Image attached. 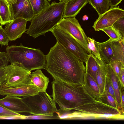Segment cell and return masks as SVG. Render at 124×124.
<instances>
[{"label": "cell", "instance_id": "cell-1", "mask_svg": "<svg viewBox=\"0 0 124 124\" xmlns=\"http://www.w3.org/2000/svg\"><path fill=\"white\" fill-rule=\"evenodd\" d=\"M45 69L54 79L71 85H83L84 62L56 42L46 55Z\"/></svg>", "mask_w": 124, "mask_h": 124}, {"label": "cell", "instance_id": "cell-2", "mask_svg": "<svg viewBox=\"0 0 124 124\" xmlns=\"http://www.w3.org/2000/svg\"><path fill=\"white\" fill-rule=\"evenodd\" d=\"M51 83L52 91L51 96L59 106L60 110L70 111L95 100L82 85H71L54 79Z\"/></svg>", "mask_w": 124, "mask_h": 124}, {"label": "cell", "instance_id": "cell-3", "mask_svg": "<svg viewBox=\"0 0 124 124\" xmlns=\"http://www.w3.org/2000/svg\"><path fill=\"white\" fill-rule=\"evenodd\" d=\"M65 3L64 1L52 2L32 18L26 34L36 38L50 31L63 18Z\"/></svg>", "mask_w": 124, "mask_h": 124}, {"label": "cell", "instance_id": "cell-4", "mask_svg": "<svg viewBox=\"0 0 124 124\" xmlns=\"http://www.w3.org/2000/svg\"><path fill=\"white\" fill-rule=\"evenodd\" d=\"M6 49L11 64L31 71L45 69L46 55L39 49L25 47L21 43L19 46L7 45Z\"/></svg>", "mask_w": 124, "mask_h": 124}, {"label": "cell", "instance_id": "cell-5", "mask_svg": "<svg viewBox=\"0 0 124 124\" xmlns=\"http://www.w3.org/2000/svg\"><path fill=\"white\" fill-rule=\"evenodd\" d=\"M76 111L69 114L70 119L91 118L124 119V114L116 108L109 106L98 101L87 103L75 108Z\"/></svg>", "mask_w": 124, "mask_h": 124}, {"label": "cell", "instance_id": "cell-6", "mask_svg": "<svg viewBox=\"0 0 124 124\" xmlns=\"http://www.w3.org/2000/svg\"><path fill=\"white\" fill-rule=\"evenodd\" d=\"M22 99L30 108L31 114L52 117L57 110L55 103L46 91Z\"/></svg>", "mask_w": 124, "mask_h": 124}, {"label": "cell", "instance_id": "cell-7", "mask_svg": "<svg viewBox=\"0 0 124 124\" xmlns=\"http://www.w3.org/2000/svg\"><path fill=\"white\" fill-rule=\"evenodd\" d=\"M50 31L55 37L57 42L85 63L89 54L76 40L68 33L55 26Z\"/></svg>", "mask_w": 124, "mask_h": 124}, {"label": "cell", "instance_id": "cell-8", "mask_svg": "<svg viewBox=\"0 0 124 124\" xmlns=\"http://www.w3.org/2000/svg\"><path fill=\"white\" fill-rule=\"evenodd\" d=\"M55 27L72 37L88 53L92 54L88 47L87 37L75 17L63 18Z\"/></svg>", "mask_w": 124, "mask_h": 124}, {"label": "cell", "instance_id": "cell-9", "mask_svg": "<svg viewBox=\"0 0 124 124\" xmlns=\"http://www.w3.org/2000/svg\"><path fill=\"white\" fill-rule=\"evenodd\" d=\"M31 71L11 64L7 78L0 88H14L29 85Z\"/></svg>", "mask_w": 124, "mask_h": 124}, {"label": "cell", "instance_id": "cell-10", "mask_svg": "<svg viewBox=\"0 0 124 124\" xmlns=\"http://www.w3.org/2000/svg\"><path fill=\"white\" fill-rule=\"evenodd\" d=\"M124 16V10L119 6L110 7L104 13L99 16L93 27L95 31L112 26L117 20Z\"/></svg>", "mask_w": 124, "mask_h": 124}, {"label": "cell", "instance_id": "cell-11", "mask_svg": "<svg viewBox=\"0 0 124 124\" xmlns=\"http://www.w3.org/2000/svg\"><path fill=\"white\" fill-rule=\"evenodd\" d=\"M10 6L14 19L22 18L31 22L35 16L29 0H16V3Z\"/></svg>", "mask_w": 124, "mask_h": 124}, {"label": "cell", "instance_id": "cell-12", "mask_svg": "<svg viewBox=\"0 0 124 124\" xmlns=\"http://www.w3.org/2000/svg\"><path fill=\"white\" fill-rule=\"evenodd\" d=\"M0 104L10 110L18 114L31 113L30 108L22 98L18 97L6 95L0 99Z\"/></svg>", "mask_w": 124, "mask_h": 124}, {"label": "cell", "instance_id": "cell-13", "mask_svg": "<svg viewBox=\"0 0 124 124\" xmlns=\"http://www.w3.org/2000/svg\"><path fill=\"white\" fill-rule=\"evenodd\" d=\"M27 21L22 18H16L6 24L4 31L11 41L20 38L27 30Z\"/></svg>", "mask_w": 124, "mask_h": 124}, {"label": "cell", "instance_id": "cell-14", "mask_svg": "<svg viewBox=\"0 0 124 124\" xmlns=\"http://www.w3.org/2000/svg\"><path fill=\"white\" fill-rule=\"evenodd\" d=\"M39 92L36 86L31 85L14 88H0V94L2 96L24 97L36 94Z\"/></svg>", "mask_w": 124, "mask_h": 124}, {"label": "cell", "instance_id": "cell-15", "mask_svg": "<svg viewBox=\"0 0 124 124\" xmlns=\"http://www.w3.org/2000/svg\"><path fill=\"white\" fill-rule=\"evenodd\" d=\"M88 3V0H69L65 2L63 18L75 17Z\"/></svg>", "mask_w": 124, "mask_h": 124}, {"label": "cell", "instance_id": "cell-16", "mask_svg": "<svg viewBox=\"0 0 124 124\" xmlns=\"http://www.w3.org/2000/svg\"><path fill=\"white\" fill-rule=\"evenodd\" d=\"M49 81V78L45 76L40 69H38L31 73L29 85L36 86L40 92H45Z\"/></svg>", "mask_w": 124, "mask_h": 124}, {"label": "cell", "instance_id": "cell-17", "mask_svg": "<svg viewBox=\"0 0 124 124\" xmlns=\"http://www.w3.org/2000/svg\"><path fill=\"white\" fill-rule=\"evenodd\" d=\"M107 75L110 79L114 88L117 109L121 113H124V110L121 107L119 81L116 73L109 64H106Z\"/></svg>", "mask_w": 124, "mask_h": 124}, {"label": "cell", "instance_id": "cell-18", "mask_svg": "<svg viewBox=\"0 0 124 124\" xmlns=\"http://www.w3.org/2000/svg\"><path fill=\"white\" fill-rule=\"evenodd\" d=\"M83 85L87 93L95 100L100 95L99 87L97 82L88 73L85 72Z\"/></svg>", "mask_w": 124, "mask_h": 124}, {"label": "cell", "instance_id": "cell-19", "mask_svg": "<svg viewBox=\"0 0 124 124\" xmlns=\"http://www.w3.org/2000/svg\"><path fill=\"white\" fill-rule=\"evenodd\" d=\"M97 43L101 60L106 64H109L112 61L113 56L111 42L110 39L104 42L97 41Z\"/></svg>", "mask_w": 124, "mask_h": 124}, {"label": "cell", "instance_id": "cell-20", "mask_svg": "<svg viewBox=\"0 0 124 124\" xmlns=\"http://www.w3.org/2000/svg\"><path fill=\"white\" fill-rule=\"evenodd\" d=\"M98 67L96 75V80L100 95L105 88L106 77L107 75L106 64L102 60H99Z\"/></svg>", "mask_w": 124, "mask_h": 124}, {"label": "cell", "instance_id": "cell-21", "mask_svg": "<svg viewBox=\"0 0 124 124\" xmlns=\"http://www.w3.org/2000/svg\"><path fill=\"white\" fill-rule=\"evenodd\" d=\"M4 0H0V17L3 25L9 23L14 19L10 6Z\"/></svg>", "mask_w": 124, "mask_h": 124}, {"label": "cell", "instance_id": "cell-22", "mask_svg": "<svg viewBox=\"0 0 124 124\" xmlns=\"http://www.w3.org/2000/svg\"><path fill=\"white\" fill-rule=\"evenodd\" d=\"M85 63V72L90 75L97 82L96 75L98 67V59L92 54H89Z\"/></svg>", "mask_w": 124, "mask_h": 124}, {"label": "cell", "instance_id": "cell-23", "mask_svg": "<svg viewBox=\"0 0 124 124\" xmlns=\"http://www.w3.org/2000/svg\"><path fill=\"white\" fill-rule=\"evenodd\" d=\"M111 43L113 53L112 60H118L124 63V39L111 42Z\"/></svg>", "mask_w": 124, "mask_h": 124}, {"label": "cell", "instance_id": "cell-24", "mask_svg": "<svg viewBox=\"0 0 124 124\" xmlns=\"http://www.w3.org/2000/svg\"><path fill=\"white\" fill-rule=\"evenodd\" d=\"M97 12L99 16L108 11L110 6L109 0H88Z\"/></svg>", "mask_w": 124, "mask_h": 124}, {"label": "cell", "instance_id": "cell-25", "mask_svg": "<svg viewBox=\"0 0 124 124\" xmlns=\"http://www.w3.org/2000/svg\"><path fill=\"white\" fill-rule=\"evenodd\" d=\"M96 100L109 106L117 109V103L116 101L109 93L105 87L103 92Z\"/></svg>", "mask_w": 124, "mask_h": 124}, {"label": "cell", "instance_id": "cell-26", "mask_svg": "<svg viewBox=\"0 0 124 124\" xmlns=\"http://www.w3.org/2000/svg\"><path fill=\"white\" fill-rule=\"evenodd\" d=\"M35 16L42 11L50 5L51 0H29Z\"/></svg>", "mask_w": 124, "mask_h": 124}, {"label": "cell", "instance_id": "cell-27", "mask_svg": "<svg viewBox=\"0 0 124 124\" xmlns=\"http://www.w3.org/2000/svg\"><path fill=\"white\" fill-rule=\"evenodd\" d=\"M101 31L104 32L109 36L111 42L118 41L124 39L112 26L101 29Z\"/></svg>", "mask_w": 124, "mask_h": 124}, {"label": "cell", "instance_id": "cell-28", "mask_svg": "<svg viewBox=\"0 0 124 124\" xmlns=\"http://www.w3.org/2000/svg\"><path fill=\"white\" fill-rule=\"evenodd\" d=\"M87 40L88 47L92 53L99 60H101L97 41L93 38L88 37H87Z\"/></svg>", "mask_w": 124, "mask_h": 124}, {"label": "cell", "instance_id": "cell-29", "mask_svg": "<svg viewBox=\"0 0 124 124\" xmlns=\"http://www.w3.org/2000/svg\"><path fill=\"white\" fill-rule=\"evenodd\" d=\"M116 73L119 81L122 69L124 68V63L118 60H112L109 64Z\"/></svg>", "mask_w": 124, "mask_h": 124}, {"label": "cell", "instance_id": "cell-30", "mask_svg": "<svg viewBox=\"0 0 124 124\" xmlns=\"http://www.w3.org/2000/svg\"><path fill=\"white\" fill-rule=\"evenodd\" d=\"M112 26L118 32L122 38L124 39V16L117 20Z\"/></svg>", "mask_w": 124, "mask_h": 124}, {"label": "cell", "instance_id": "cell-31", "mask_svg": "<svg viewBox=\"0 0 124 124\" xmlns=\"http://www.w3.org/2000/svg\"><path fill=\"white\" fill-rule=\"evenodd\" d=\"M20 114L11 111L0 104V118L13 116H20Z\"/></svg>", "mask_w": 124, "mask_h": 124}, {"label": "cell", "instance_id": "cell-32", "mask_svg": "<svg viewBox=\"0 0 124 124\" xmlns=\"http://www.w3.org/2000/svg\"><path fill=\"white\" fill-rule=\"evenodd\" d=\"M3 25H0V44L1 46L8 45L10 39L5 32Z\"/></svg>", "mask_w": 124, "mask_h": 124}, {"label": "cell", "instance_id": "cell-33", "mask_svg": "<svg viewBox=\"0 0 124 124\" xmlns=\"http://www.w3.org/2000/svg\"><path fill=\"white\" fill-rule=\"evenodd\" d=\"M9 62L7 53L0 52V68L7 66Z\"/></svg>", "mask_w": 124, "mask_h": 124}, {"label": "cell", "instance_id": "cell-34", "mask_svg": "<svg viewBox=\"0 0 124 124\" xmlns=\"http://www.w3.org/2000/svg\"><path fill=\"white\" fill-rule=\"evenodd\" d=\"M108 91L116 101L114 90L109 78L106 75L105 81V86Z\"/></svg>", "mask_w": 124, "mask_h": 124}, {"label": "cell", "instance_id": "cell-35", "mask_svg": "<svg viewBox=\"0 0 124 124\" xmlns=\"http://www.w3.org/2000/svg\"><path fill=\"white\" fill-rule=\"evenodd\" d=\"M11 65L3 68H0V82L1 85L5 80L7 77Z\"/></svg>", "mask_w": 124, "mask_h": 124}, {"label": "cell", "instance_id": "cell-36", "mask_svg": "<svg viewBox=\"0 0 124 124\" xmlns=\"http://www.w3.org/2000/svg\"><path fill=\"white\" fill-rule=\"evenodd\" d=\"M120 93L121 100V107L124 110V86H123L119 81Z\"/></svg>", "mask_w": 124, "mask_h": 124}, {"label": "cell", "instance_id": "cell-37", "mask_svg": "<svg viewBox=\"0 0 124 124\" xmlns=\"http://www.w3.org/2000/svg\"><path fill=\"white\" fill-rule=\"evenodd\" d=\"M110 4V7L113 8L116 7L123 0H109Z\"/></svg>", "mask_w": 124, "mask_h": 124}, {"label": "cell", "instance_id": "cell-38", "mask_svg": "<svg viewBox=\"0 0 124 124\" xmlns=\"http://www.w3.org/2000/svg\"><path fill=\"white\" fill-rule=\"evenodd\" d=\"M120 82L122 85L124 86V68L121 70Z\"/></svg>", "mask_w": 124, "mask_h": 124}, {"label": "cell", "instance_id": "cell-39", "mask_svg": "<svg viewBox=\"0 0 124 124\" xmlns=\"http://www.w3.org/2000/svg\"><path fill=\"white\" fill-rule=\"evenodd\" d=\"M8 3L10 6L11 4L15 3L16 2V0H4Z\"/></svg>", "mask_w": 124, "mask_h": 124}, {"label": "cell", "instance_id": "cell-40", "mask_svg": "<svg viewBox=\"0 0 124 124\" xmlns=\"http://www.w3.org/2000/svg\"><path fill=\"white\" fill-rule=\"evenodd\" d=\"M60 1H64L66 2L69 0H59Z\"/></svg>", "mask_w": 124, "mask_h": 124}, {"label": "cell", "instance_id": "cell-41", "mask_svg": "<svg viewBox=\"0 0 124 124\" xmlns=\"http://www.w3.org/2000/svg\"><path fill=\"white\" fill-rule=\"evenodd\" d=\"M0 24H1V20L0 18Z\"/></svg>", "mask_w": 124, "mask_h": 124}, {"label": "cell", "instance_id": "cell-42", "mask_svg": "<svg viewBox=\"0 0 124 124\" xmlns=\"http://www.w3.org/2000/svg\"><path fill=\"white\" fill-rule=\"evenodd\" d=\"M1 85V83L0 82V86Z\"/></svg>", "mask_w": 124, "mask_h": 124}]
</instances>
